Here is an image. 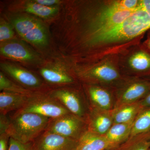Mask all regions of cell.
Returning a JSON list of instances; mask_svg holds the SVG:
<instances>
[{
    "label": "cell",
    "mask_w": 150,
    "mask_h": 150,
    "mask_svg": "<svg viewBox=\"0 0 150 150\" xmlns=\"http://www.w3.org/2000/svg\"><path fill=\"white\" fill-rule=\"evenodd\" d=\"M149 29L150 16L140 6L138 9L120 24L91 33V43H110L129 40Z\"/></svg>",
    "instance_id": "obj_1"
},
{
    "label": "cell",
    "mask_w": 150,
    "mask_h": 150,
    "mask_svg": "<svg viewBox=\"0 0 150 150\" xmlns=\"http://www.w3.org/2000/svg\"><path fill=\"white\" fill-rule=\"evenodd\" d=\"M9 116L10 123L7 133L11 138L23 143L34 142L45 131L51 119L27 112H14Z\"/></svg>",
    "instance_id": "obj_2"
},
{
    "label": "cell",
    "mask_w": 150,
    "mask_h": 150,
    "mask_svg": "<svg viewBox=\"0 0 150 150\" xmlns=\"http://www.w3.org/2000/svg\"><path fill=\"white\" fill-rule=\"evenodd\" d=\"M16 112H31L53 119L71 113L48 92L35 93Z\"/></svg>",
    "instance_id": "obj_3"
},
{
    "label": "cell",
    "mask_w": 150,
    "mask_h": 150,
    "mask_svg": "<svg viewBox=\"0 0 150 150\" xmlns=\"http://www.w3.org/2000/svg\"><path fill=\"white\" fill-rule=\"evenodd\" d=\"M87 131L86 121L71 113L50 119L45 130L77 141Z\"/></svg>",
    "instance_id": "obj_4"
},
{
    "label": "cell",
    "mask_w": 150,
    "mask_h": 150,
    "mask_svg": "<svg viewBox=\"0 0 150 150\" xmlns=\"http://www.w3.org/2000/svg\"><path fill=\"white\" fill-rule=\"evenodd\" d=\"M13 24L19 35L30 43L40 46L48 43L45 28L37 20L28 17H19L13 20Z\"/></svg>",
    "instance_id": "obj_5"
},
{
    "label": "cell",
    "mask_w": 150,
    "mask_h": 150,
    "mask_svg": "<svg viewBox=\"0 0 150 150\" xmlns=\"http://www.w3.org/2000/svg\"><path fill=\"white\" fill-rule=\"evenodd\" d=\"M48 93L69 112L86 121L90 110L87 98H84L74 91L66 88L54 90Z\"/></svg>",
    "instance_id": "obj_6"
},
{
    "label": "cell",
    "mask_w": 150,
    "mask_h": 150,
    "mask_svg": "<svg viewBox=\"0 0 150 150\" xmlns=\"http://www.w3.org/2000/svg\"><path fill=\"white\" fill-rule=\"evenodd\" d=\"M1 67L3 71L21 86L33 92L43 93L40 91V88L43 87V82L32 73L8 64H2Z\"/></svg>",
    "instance_id": "obj_7"
},
{
    "label": "cell",
    "mask_w": 150,
    "mask_h": 150,
    "mask_svg": "<svg viewBox=\"0 0 150 150\" xmlns=\"http://www.w3.org/2000/svg\"><path fill=\"white\" fill-rule=\"evenodd\" d=\"M78 141L45 131L34 141L35 150H76Z\"/></svg>",
    "instance_id": "obj_8"
},
{
    "label": "cell",
    "mask_w": 150,
    "mask_h": 150,
    "mask_svg": "<svg viewBox=\"0 0 150 150\" xmlns=\"http://www.w3.org/2000/svg\"><path fill=\"white\" fill-rule=\"evenodd\" d=\"M138 8L133 10H119L112 5L104 10L96 19L91 33L108 29L120 24L129 17Z\"/></svg>",
    "instance_id": "obj_9"
},
{
    "label": "cell",
    "mask_w": 150,
    "mask_h": 150,
    "mask_svg": "<svg viewBox=\"0 0 150 150\" xmlns=\"http://www.w3.org/2000/svg\"><path fill=\"white\" fill-rule=\"evenodd\" d=\"M89 107L86 119L88 131L105 136L113 124L112 110L106 111Z\"/></svg>",
    "instance_id": "obj_10"
},
{
    "label": "cell",
    "mask_w": 150,
    "mask_h": 150,
    "mask_svg": "<svg viewBox=\"0 0 150 150\" xmlns=\"http://www.w3.org/2000/svg\"><path fill=\"white\" fill-rule=\"evenodd\" d=\"M150 91L149 82L138 81L131 84L116 98L114 108L123 105L138 102Z\"/></svg>",
    "instance_id": "obj_11"
},
{
    "label": "cell",
    "mask_w": 150,
    "mask_h": 150,
    "mask_svg": "<svg viewBox=\"0 0 150 150\" xmlns=\"http://www.w3.org/2000/svg\"><path fill=\"white\" fill-rule=\"evenodd\" d=\"M87 98L89 107L106 111L114 109L115 99L109 92L102 88L91 86L88 88Z\"/></svg>",
    "instance_id": "obj_12"
},
{
    "label": "cell",
    "mask_w": 150,
    "mask_h": 150,
    "mask_svg": "<svg viewBox=\"0 0 150 150\" xmlns=\"http://www.w3.org/2000/svg\"><path fill=\"white\" fill-rule=\"evenodd\" d=\"M31 96L10 92H1L0 93V114L8 115L11 112H16L21 109L27 103Z\"/></svg>",
    "instance_id": "obj_13"
},
{
    "label": "cell",
    "mask_w": 150,
    "mask_h": 150,
    "mask_svg": "<svg viewBox=\"0 0 150 150\" xmlns=\"http://www.w3.org/2000/svg\"><path fill=\"white\" fill-rule=\"evenodd\" d=\"M133 123L134 121L129 123L112 124L107 134L105 135L112 150L122 144L129 139Z\"/></svg>",
    "instance_id": "obj_14"
},
{
    "label": "cell",
    "mask_w": 150,
    "mask_h": 150,
    "mask_svg": "<svg viewBox=\"0 0 150 150\" xmlns=\"http://www.w3.org/2000/svg\"><path fill=\"white\" fill-rule=\"evenodd\" d=\"M76 150H112L105 136L87 131L78 141Z\"/></svg>",
    "instance_id": "obj_15"
},
{
    "label": "cell",
    "mask_w": 150,
    "mask_h": 150,
    "mask_svg": "<svg viewBox=\"0 0 150 150\" xmlns=\"http://www.w3.org/2000/svg\"><path fill=\"white\" fill-rule=\"evenodd\" d=\"M142 109L139 101L115 108L112 110L113 124L133 122Z\"/></svg>",
    "instance_id": "obj_16"
},
{
    "label": "cell",
    "mask_w": 150,
    "mask_h": 150,
    "mask_svg": "<svg viewBox=\"0 0 150 150\" xmlns=\"http://www.w3.org/2000/svg\"><path fill=\"white\" fill-rule=\"evenodd\" d=\"M0 51L3 56L17 61L28 62L35 59L32 52L17 42L5 43L1 47Z\"/></svg>",
    "instance_id": "obj_17"
},
{
    "label": "cell",
    "mask_w": 150,
    "mask_h": 150,
    "mask_svg": "<svg viewBox=\"0 0 150 150\" xmlns=\"http://www.w3.org/2000/svg\"><path fill=\"white\" fill-rule=\"evenodd\" d=\"M150 131L129 137L123 144L113 150H149Z\"/></svg>",
    "instance_id": "obj_18"
},
{
    "label": "cell",
    "mask_w": 150,
    "mask_h": 150,
    "mask_svg": "<svg viewBox=\"0 0 150 150\" xmlns=\"http://www.w3.org/2000/svg\"><path fill=\"white\" fill-rule=\"evenodd\" d=\"M41 76L48 83L58 85L73 83L74 79L66 72L61 70L42 68L40 70Z\"/></svg>",
    "instance_id": "obj_19"
},
{
    "label": "cell",
    "mask_w": 150,
    "mask_h": 150,
    "mask_svg": "<svg viewBox=\"0 0 150 150\" xmlns=\"http://www.w3.org/2000/svg\"><path fill=\"white\" fill-rule=\"evenodd\" d=\"M86 76L91 79L105 83H110L119 79L120 76L117 71L110 66L104 65L94 68Z\"/></svg>",
    "instance_id": "obj_20"
},
{
    "label": "cell",
    "mask_w": 150,
    "mask_h": 150,
    "mask_svg": "<svg viewBox=\"0 0 150 150\" xmlns=\"http://www.w3.org/2000/svg\"><path fill=\"white\" fill-rule=\"evenodd\" d=\"M150 131V108H143L133 123L130 137Z\"/></svg>",
    "instance_id": "obj_21"
},
{
    "label": "cell",
    "mask_w": 150,
    "mask_h": 150,
    "mask_svg": "<svg viewBox=\"0 0 150 150\" xmlns=\"http://www.w3.org/2000/svg\"><path fill=\"white\" fill-rule=\"evenodd\" d=\"M25 10L28 13L35 15L43 18L54 16L58 13V9L55 7H48L39 4L35 2L28 3Z\"/></svg>",
    "instance_id": "obj_22"
},
{
    "label": "cell",
    "mask_w": 150,
    "mask_h": 150,
    "mask_svg": "<svg viewBox=\"0 0 150 150\" xmlns=\"http://www.w3.org/2000/svg\"><path fill=\"white\" fill-rule=\"evenodd\" d=\"M0 90L27 96H31L38 93L28 90L21 86L14 83L1 72L0 73Z\"/></svg>",
    "instance_id": "obj_23"
},
{
    "label": "cell",
    "mask_w": 150,
    "mask_h": 150,
    "mask_svg": "<svg viewBox=\"0 0 150 150\" xmlns=\"http://www.w3.org/2000/svg\"><path fill=\"white\" fill-rule=\"evenodd\" d=\"M129 64L132 68L139 71L150 70V55L144 51L138 52L130 58Z\"/></svg>",
    "instance_id": "obj_24"
},
{
    "label": "cell",
    "mask_w": 150,
    "mask_h": 150,
    "mask_svg": "<svg viewBox=\"0 0 150 150\" xmlns=\"http://www.w3.org/2000/svg\"><path fill=\"white\" fill-rule=\"evenodd\" d=\"M140 2L136 0H123L115 2L112 5L119 10H133L139 6Z\"/></svg>",
    "instance_id": "obj_25"
},
{
    "label": "cell",
    "mask_w": 150,
    "mask_h": 150,
    "mask_svg": "<svg viewBox=\"0 0 150 150\" xmlns=\"http://www.w3.org/2000/svg\"><path fill=\"white\" fill-rule=\"evenodd\" d=\"M8 150H35L34 142L23 143L10 137Z\"/></svg>",
    "instance_id": "obj_26"
},
{
    "label": "cell",
    "mask_w": 150,
    "mask_h": 150,
    "mask_svg": "<svg viewBox=\"0 0 150 150\" xmlns=\"http://www.w3.org/2000/svg\"><path fill=\"white\" fill-rule=\"evenodd\" d=\"M14 32L12 28L6 23L1 22L0 25V41L1 42L8 40L13 37Z\"/></svg>",
    "instance_id": "obj_27"
},
{
    "label": "cell",
    "mask_w": 150,
    "mask_h": 150,
    "mask_svg": "<svg viewBox=\"0 0 150 150\" xmlns=\"http://www.w3.org/2000/svg\"><path fill=\"white\" fill-rule=\"evenodd\" d=\"M10 118L8 115L0 114V134L7 133Z\"/></svg>",
    "instance_id": "obj_28"
},
{
    "label": "cell",
    "mask_w": 150,
    "mask_h": 150,
    "mask_svg": "<svg viewBox=\"0 0 150 150\" xmlns=\"http://www.w3.org/2000/svg\"><path fill=\"white\" fill-rule=\"evenodd\" d=\"M10 138L7 133L0 134V150H8Z\"/></svg>",
    "instance_id": "obj_29"
},
{
    "label": "cell",
    "mask_w": 150,
    "mask_h": 150,
    "mask_svg": "<svg viewBox=\"0 0 150 150\" xmlns=\"http://www.w3.org/2000/svg\"><path fill=\"white\" fill-rule=\"evenodd\" d=\"M34 2L39 4L48 7H53V6L59 3V1L58 0H35Z\"/></svg>",
    "instance_id": "obj_30"
},
{
    "label": "cell",
    "mask_w": 150,
    "mask_h": 150,
    "mask_svg": "<svg viewBox=\"0 0 150 150\" xmlns=\"http://www.w3.org/2000/svg\"><path fill=\"white\" fill-rule=\"evenodd\" d=\"M139 102L143 108H150V91Z\"/></svg>",
    "instance_id": "obj_31"
},
{
    "label": "cell",
    "mask_w": 150,
    "mask_h": 150,
    "mask_svg": "<svg viewBox=\"0 0 150 150\" xmlns=\"http://www.w3.org/2000/svg\"><path fill=\"white\" fill-rule=\"evenodd\" d=\"M140 5L147 12L150 16V0L140 1Z\"/></svg>",
    "instance_id": "obj_32"
},
{
    "label": "cell",
    "mask_w": 150,
    "mask_h": 150,
    "mask_svg": "<svg viewBox=\"0 0 150 150\" xmlns=\"http://www.w3.org/2000/svg\"><path fill=\"white\" fill-rule=\"evenodd\" d=\"M148 46H149V48L150 49V39L149 40V42H148Z\"/></svg>",
    "instance_id": "obj_33"
},
{
    "label": "cell",
    "mask_w": 150,
    "mask_h": 150,
    "mask_svg": "<svg viewBox=\"0 0 150 150\" xmlns=\"http://www.w3.org/2000/svg\"><path fill=\"white\" fill-rule=\"evenodd\" d=\"M149 150H150V149H149Z\"/></svg>",
    "instance_id": "obj_34"
}]
</instances>
